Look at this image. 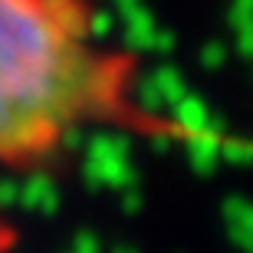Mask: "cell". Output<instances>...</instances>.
<instances>
[{"instance_id": "7a4b0ae2", "label": "cell", "mask_w": 253, "mask_h": 253, "mask_svg": "<svg viewBox=\"0 0 253 253\" xmlns=\"http://www.w3.org/2000/svg\"><path fill=\"white\" fill-rule=\"evenodd\" d=\"M10 244H13V227H10L7 220H3V217H0V253L7 250Z\"/></svg>"}, {"instance_id": "6da1fadb", "label": "cell", "mask_w": 253, "mask_h": 253, "mask_svg": "<svg viewBox=\"0 0 253 253\" xmlns=\"http://www.w3.org/2000/svg\"><path fill=\"white\" fill-rule=\"evenodd\" d=\"M125 125L151 122L89 0H0V168L43 165L83 131Z\"/></svg>"}]
</instances>
